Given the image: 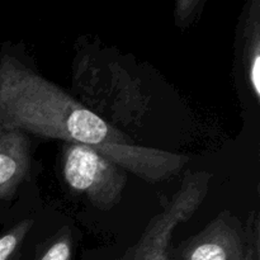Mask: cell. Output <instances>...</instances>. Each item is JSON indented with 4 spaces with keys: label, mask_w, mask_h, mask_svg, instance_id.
<instances>
[{
    "label": "cell",
    "mask_w": 260,
    "mask_h": 260,
    "mask_svg": "<svg viewBox=\"0 0 260 260\" xmlns=\"http://www.w3.org/2000/svg\"><path fill=\"white\" fill-rule=\"evenodd\" d=\"M35 220L24 218L0 235V260H18L25 238L29 235Z\"/></svg>",
    "instance_id": "obj_9"
},
{
    "label": "cell",
    "mask_w": 260,
    "mask_h": 260,
    "mask_svg": "<svg viewBox=\"0 0 260 260\" xmlns=\"http://www.w3.org/2000/svg\"><path fill=\"white\" fill-rule=\"evenodd\" d=\"M61 175L73 192L102 211L112 210L121 202L128 178L127 172L91 146L73 142L61 145Z\"/></svg>",
    "instance_id": "obj_4"
},
{
    "label": "cell",
    "mask_w": 260,
    "mask_h": 260,
    "mask_svg": "<svg viewBox=\"0 0 260 260\" xmlns=\"http://www.w3.org/2000/svg\"><path fill=\"white\" fill-rule=\"evenodd\" d=\"M74 89L84 107L108 124L135 123L147 109V98L139 80L118 62H103L95 52L81 51L73 66Z\"/></svg>",
    "instance_id": "obj_2"
},
{
    "label": "cell",
    "mask_w": 260,
    "mask_h": 260,
    "mask_svg": "<svg viewBox=\"0 0 260 260\" xmlns=\"http://www.w3.org/2000/svg\"><path fill=\"white\" fill-rule=\"evenodd\" d=\"M73 251V234L70 229L65 226L43 246L35 260H71Z\"/></svg>",
    "instance_id": "obj_10"
},
{
    "label": "cell",
    "mask_w": 260,
    "mask_h": 260,
    "mask_svg": "<svg viewBox=\"0 0 260 260\" xmlns=\"http://www.w3.org/2000/svg\"><path fill=\"white\" fill-rule=\"evenodd\" d=\"M91 147L124 172L132 173L151 184L178 175L189 160L185 155L139 146L131 142H106Z\"/></svg>",
    "instance_id": "obj_6"
},
{
    "label": "cell",
    "mask_w": 260,
    "mask_h": 260,
    "mask_svg": "<svg viewBox=\"0 0 260 260\" xmlns=\"http://www.w3.org/2000/svg\"><path fill=\"white\" fill-rule=\"evenodd\" d=\"M260 244L255 215L244 223L230 211H222L201 233L168 249V260H246Z\"/></svg>",
    "instance_id": "obj_5"
},
{
    "label": "cell",
    "mask_w": 260,
    "mask_h": 260,
    "mask_svg": "<svg viewBox=\"0 0 260 260\" xmlns=\"http://www.w3.org/2000/svg\"><path fill=\"white\" fill-rule=\"evenodd\" d=\"M212 175L203 170H190L184 175L179 189L162 203V210L147 222L141 238L114 260H168L173 233L187 222L210 190Z\"/></svg>",
    "instance_id": "obj_3"
},
{
    "label": "cell",
    "mask_w": 260,
    "mask_h": 260,
    "mask_svg": "<svg viewBox=\"0 0 260 260\" xmlns=\"http://www.w3.org/2000/svg\"><path fill=\"white\" fill-rule=\"evenodd\" d=\"M246 260H260V244L251 250L250 255H249V258Z\"/></svg>",
    "instance_id": "obj_12"
},
{
    "label": "cell",
    "mask_w": 260,
    "mask_h": 260,
    "mask_svg": "<svg viewBox=\"0 0 260 260\" xmlns=\"http://www.w3.org/2000/svg\"><path fill=\"white\" fill-rule=\"evenodd\" d=\"M202 4L200 0H179L175 3V22L180 27H187L194 18L198 7Z\"/></svg>",
    "instance_id": "obj_11"
},
{
    "label": "cell",
    "mask_w": 260,
    "mask_h": 260,
    "mask_svg": "<svg viewBox=\"0 0 260 260\" xmlns=\"http://www.w3.org/2000/svg\"><path fill=\"white\" fill-rule=\"evenodd\" d=\"M30 160L29 135L0 128V205L10 200L28 177Z\"/></svg>",
    "instance_id": "obj_7"
},
{
    "label": "cell",
    "mask_w": 260,
    "mask_h": 260,
    "mask_svg": "<svg viewBox=\"0 0 260 260\" xmlns=\"http://www.w3.org/2000/svg\"><path fill=\"white\" fill-rule=\"evenodd\" d=\"M0 128L88 146L128 142L123 132L8 52L0 53Z\"/></svg>",
    "instance_id": "obj_1"
},
{
    "label": "cell",
    "mask_w": 260,
    "mask_h": 260,
    "mask_svg": "<svg viewBox=\"0 0 260 260\" xmlns=\"http://www.w3.org/2000/svg\"><path fill=\"white\" fill-rule=\"evenodd\" d=\"M241 24V62L255 101L260 98V4L254 0Z\"/></svg>",
    "instance_id": "obj_8"
}]
</instances>
